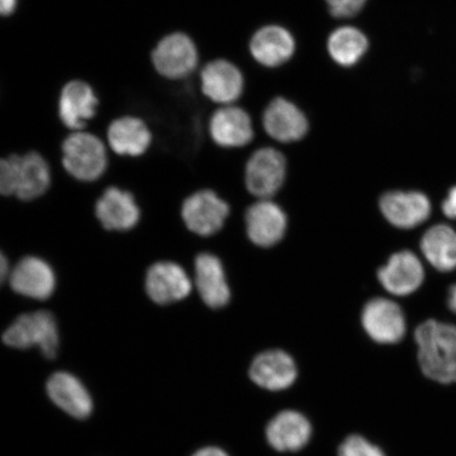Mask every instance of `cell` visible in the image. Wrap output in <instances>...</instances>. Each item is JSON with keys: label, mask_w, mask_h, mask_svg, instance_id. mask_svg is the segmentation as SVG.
I'll list each match as a JSON object with an SVG mask.
<instances>
[{"label": "cell", "mask_w": 456, "mask_h": 456, "mask_svg": "<svg viewBox=\"0 0 456 456\" xmlns=\"http://www.w3.org/2000/svg\"><path fill=\"white\" fill-rule=\"evenodd\" d=\"M418 359L426 378L442 385L456 383V326L427 321L415 330Z\"/></svg>", "instance_id": "obj_1"}, {"label": "cell", "mask_w": 456, "mask_h": 456, "mask_svg": "<svg viewBox=\"0 0 456 456\" xmlns=\"http://www.w3.org/2000/svg\"><path fill=\"white\" fill-rule=\"evenodd\" d=\"M50 185L51 169L39 153L0 159V195L31 201L43 196Z\"/></svg>", "instance_id": "obj_2"}, {"label": "cell", "mask_w": 456, "mask_h": 456, "mask_svg": "<svg viewBox=\"0 0 456 456\" xmlns=\"http://www.w3.org/2000/svg\"><path fill=\"white\" fill-rule=\"evenodd\" d=\"M289 162L282 151L265 146L256 150L244 167V186L255 199H275L287 183Z\"/></svg>", "instance_id": "obj_3"}, {"label": "cell", "mask_w": 456, "mask_h": 456, "mask_svg": "<svg viewBox=\"0 0 456 456\" xmlns=\"http://www.w3.org/2000/svg\"><path fill=\"white\" fill-rule=\"evenodd\" d=\"M3 340L15 349L37 346L45 357L53 359L60 346L56 319L53 313L47 311L24 314L5 330Z\"/></svg>", "instance_id": "obj_4"}, {"label": "cell", "mask_w": 456, "mask_h": 456, "mask_svg": "<svg viewBox=\"0 0 456 456\" xmlns=\"http://www.w3.org/2000/svg\"><path fill=\"white\" fill-rule=\"evenodd\" d=\"M289 225V216L275 199H255L245 210V235L256 248L278 247L287 237Z\"/></svg>", "instance_id": "obj_5"}, {"label": "cell", "mask_w": 456, "mask_h": 456, "mask_svg": "<svg viewBox=\"0 0 456 456\" xmlns=\"http://www.w3.org/2000/svg\"><path fill=\"white\" fill-rule=\"evenodd\" d=\"M231 207L218 192L204 188L188 196L181 208V216L188 231L198 237H214L230 219Z\"/></svg>", "instance_id": "obj_6"}, {"label": "cell", "mask_w": 456, "mask_h": 456, "mask_svg": "<svg viewBox=\"0 0 456 456\" xmlns=\"http://www.w3.org/2000/svg\"><path fill=\"white\" fill-rule=\"evenodd\" d=\"M62 164L74 179L96 181L108 167L105 145L94 134L76 131L62 142Z\"/></svg>", "instance_id": "obj_7"}, {"label": "cell", "mask_w": 456, "mask_h": 456, "mask_svg": "<svg viewBox=\"0 0 456 456\" xmlns=\"http://www.w3.org/2000/svg\"><path fill=\"white\" fill-rule=\"evenodd\" d=\"M193 289L200 299L212 310L231 304L232 292L224 261L214 253H200L193 262Z\"/></svg>", "instance_id": "obj_8"}, {"label": "cell", "mask_w": 456, "mask_h": 456, "mask_svg": "<svg viewBox=\"0 0 456 456\" xmlns=\"http://www.w3.org/2000/svg\"><path fill=\"white\" fill-rule=\"evenodd\" d=\"M361 322L364 332L379 345H395L407 332L402 307L389 298L370 299L362 307Z\"/></svg>", "instance_id": "obj_9"}, {"label": "cell", "mask_w": 456, "mask_h": 456, "mask_svg": "<svg viewBox=\"0 0 456 456\" xmlns=\"http://www.w3.org/2000/svg\"><path fill=\"white\" fill-rule=\"evenodd\" d=\"M145 289L148 297L157 305H168L190 297L193 281L179 264L159 261L147 271Z\"/></svg>", "instance_id": "obj_10"}, {"label": "cell", "mask_w": 456, "mask_h": 456, "mask_svg": "<svg viewBox=\"0 0 456 456\" xmlns=\"http://www.w3.org/2000/svg\"><path fill=\"white\" fill-rule=\"evenodd\" d=\"M198 50L183 33H173L159 42L152 53V62L161 76L170 79L184 78L196 69Z\"/></svg>", "instance_id": "obj_11"}, {"label": "cell", "mask_w": 456, "mask_h": 456, "mask_svg": "<svg viewBox=\"0 0 456 456\" xmlns=\"http://www.w3.org/2000/svg\"><path fill=\"white\" fill-rule=\"evenodd\" d=\"M262 124L267 135L281 144H294L309 133L310 123L304 111L294 102L277 98L265 108Z\"/></svg>", "instance_id": "obj_12"}, {"label": "cell", "mask_w": 456, "mask_h": 456, "mask_svg": "<svg viewBox=\"0 0 456 456\" xmlns=\"http://www.w3.org/2000/svg\"><path fill=\"white\" fill-rule=\"evenodd\" d=\"M379 207L384 218L401 230L423 224L431 215L430 200L419 191H387L380 197Z\"/></svg>", "instance_id": "obj_13"}, {"label": "cell", "mask_w": 456, "mask_h": 456, "mask_svg": "<svg viewBox=\"0 0 456 456\" xmlns=\"http://www.w3.org/2000/svg\"><path fill=\"white\" fill-rule=\"evenodd\" d=\"M425 279L424 266L410 250L393 254L378 271V281L387 294L404 297L420 288Z\"/></svg>", "instance_id": "obj_14"}, {"label": "cell", "mask_w": 456, "mask_h": 456, "mask_svg": "<svg viewBox=\"0 0 456 456\" xmlns=\"http://www.w3.org/2000/svg\"><path fill=\"white\" fill-rule=\"evenodd\" d=\"M208 130L210 139L224 150H239L249 145L255 138L249 114L232 104L222 106L213 114Z\"/></svg>", "instance_id": "obj_15"}, {"label": "cell", "mask_w": 456, "mask_h": 456, "mask_svg": "<svg viewBox=\"0 0 456 456\" xmlns=\"http://www.w3.org/2000/svg\"><path fill=\"white\" fill-rule=\"evenodd\" d=\"M10 284L14 292L25 297L45 300L53 296L56 277L47 261L28 256L10 272Z\"/></svg>", "instance_id": "obj_16"}, {"label": "cell", "mask_w": 456, "mask_h": 456, "mask_svg": "<svg viewBox=\"0 0 456 456\" xmlns=\"http://www.w3.org/2000/svg\"><path fill=\"white\" fill-rule=\"evenodd\" d=\"M248 373L250 379L262 389L281 391L294 385L298 370L292 356L275 349L256 356Z\"/></svg>", "instance_id": "obj_17"}, {"label": "cell", "mask_w": 456, "mask_h": 456, "mask_svg": "<svg viewBox=\"0 0 456 456\" xmlns=\"http://www.w3.org/2000/svg\"><path fill=\"white\" fill-rule=\"evenodd\" d=\"M95 215L108 231L127 232L139 224L141 212L133 193L110 187L95 204Z\"/></svg>", "instance_id": "obj_18"}, {"label": "cell", "mask_w": 456, "mask_h": 456, "mask_svg": "<svg viewBox=\"0 0 456 456\" xmlns=\"http://www.w3.org/2000/svg\"><path fill=\"white\" fill-rule=\"evenodd\" d=\"M202 91L209 100L221 105H232L240 98L244 79L232 62L216 60L204 67L201 73Z\"/></svg>", "instance_id": "obj_19"}, {"label": "cell", "mask_w": 456, "mask_h": 456, "mask_svg": "<svg viewBox=\"0 0 456 456\" xmlns=\"http://www.w3.org/2000/svg\"><path fill=\"white\" fill-rule=\"evenodd\" d=\"M266 440L281 452H295L305 448L312 436L310 420L294 410L278 413L266 427Z\"/></svg>", "instance_id": "obj_20"}, {"label": "cell", "mask_w": 456, "mask_h": 456, "mask_svg": "<svg viewBox=\"0 0 456 456\" xmlns=\"http://www.w3.org/2000/svg\"><path fill=\"white\" fill-rule=\"evenodd\" d=\"M47 392L51 401L74 419H85L93 413V398L82 381L71 373L57 372L51 376Z\"/></svg>", "instance_id": "obj_21"}, {"label": "cell", "mask_w": 456, "mask_h": 456, "mask_svg": "<svg viewBox=\"0 0 456 456\" xmlns=\"http://www.w3.org/2000/svg\"><path fill=\"white\" fill-rule=\"evenodd\" d=\"M98 105L99 100L90 85L73 81L68 83L61 91L60 118L66 127L79 131L95 116Z\"/></svg>", "instance_id": "obj_22"}, {"label": "cell", "mask_w": 456, "mask_h": 456, "mask_svg": "<svg viewBox=\"0 0 456 456\" xmlns=\"http://www.w3.org/2000/svg\"><path fill=\"white\" fill-rule=\"evenodd\" d=\"M249 50L259 64L270 68L278 67L293 56L295 39L283 27L266 26L254 34Z\"/></svg>", "instance_id": "obj_23"}, {"label": "cell", "mask_w": 456, "mask_h": 456, "mask_svg": "<svg viewBox=\"0 0 456 456\" xmlns=\"http://www.w3.org/2000/svg\"><path fill=\"white\" fill-rule=\"evenodd\" d=\"M108 141L118 155L138 157L150 148L152 135L141 118L124 117L111 123L108 128Z\"/></svg>", "instance_id": "obj_24"}, {"label": "cell", "mask_w": 456, "mask_h": 456, "mask_svg": "<svg viewBox=\"0 0 456 456\" xmlns=\"http://www.w3.org/2000/svg\"><path fill=\"white\" fill-rule=\"evenodd\" d=\"M421 253L429 264L440 272L456 269V232L437 224L428 230L420 241Z\"/></svg>", "instance_id": "obj_25"}, {"label": "cell", "mask_w": 456, "mask_h": 456, "mask_svg": "<svg viewBox=\"0 0 456 456\" xmlns=\"http://www.w3.org/2000/svg\"><path fill=\"white\" fill-rule=\"evenodd\" d=\"M369 42L364 34L354 27H341L330 34L328 50L333 61L342 67L357 64L367 53Z\"/></svg>", "instance_id": "obj_26"}, {"label": "cell", "mask_w": 456, "mask_h": 456, "mask_svg": "<svg viewBox=\"0 0 456 456\" xmlns=\"http://www.w3.org/2000/svg\"><path fill=\"white\" fill-rule=\"evenodd\" d=\"M338 456H386L383 450L362 436L346 437L338 449Z\"/></svg>", "instance_id": "obj_27"}, {"label": "cell", "mask_w": 456, "mask_h": 456, "mask_svg": "<svg viewBox=\"0 0 456 456\" xmlns=\"http://www.w3.org/2000/svg\"><path fill=\"white\" fill-rule=\"evenodd\" d=\"M367 0H326L330 13L336 19H347L361 12Z\"/></svg>", "instance_id": "obj_28"}, {"label": "cell", "mask_w": 456, "mask_h": 456, "mask_svg": "<svg viewBox=\"0 0 456 456\" xmlns=\"http://www.w3.org/2000/svg\"><path fill=\"white\" fill-rule=\"evenodd\" d=\"M442 209L447 218L456 219V186L449 191L447 199L443 202Z\"/></svg>", "instance_id": "obj_29"}, {"label": "cell", "mask_w": 456, "mask_h": 456, "mask_svg": "<svg viewBox=\"0 0 456 456\" xmlns=\"http://www.w3.org/2000/svg\"><path fill=\"white\" fill-rule=\"evenodd\" d=\"M192 456H230L224 449L218 447H205L198 450Z\"/></svg>", "instance_id": "obj_30"}, {"label": "cell", "mask_w": 456, "mask_h": 456, "mask_svg": "<svg viewBox=\"0 0 456 456\" xmlns=\"http://www.w3.org/2000/svg\"><path fill=\"white\" fill-rule=\"evenodd\" d=\"M9 262L5 256L0 252V287L10 276Z\"/></svg>", "instance_id": "obj_31"}, {"label": "cell", "mask_w": 456, "mask_h": 456, "mask_svg": "<svg viewBox=\"0 0 456 456\" xmlns=\"http://www.w3.org/2000/svg\"><path fill=\"white\" fill-rule=\"evenodd\" d=\"M17 0H0V16L12 14L16 9Z\"/></svg>", "instance_id": "obj_32"}, {"label": "cell", "mask_w": 456, "mask_h": 456, "mask_svg": "<svg viewBox=\"0 0 456 456\" xmlns=\"http://www.w3.org/2000/svg\"><path fill=\"white\" fill-rule=\"evenodd\" d=\"M448 306L450 310L456 314V284L449 289Z\"/></svg>", "instance_id": "obj_33"}]
</instances>
